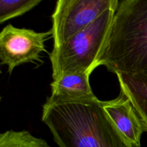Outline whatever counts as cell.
Masks as SVG:
<instances>
[{"label": "cell", "instance_id": "8fae6325", "mask_svg": "<svg viewBox=\"0 0 147 147\" xmlns=\"http://www.w3.org/2000/svg\"><path fill=\"white\" fill-rule=\"evenodd\" d=\"M1 70H0V75H1Z\"/></svg>", "mask_w": 147, "mask_h": 147}, {"label": "cell", "instance_id": "6da1fadb", "mask_svg": "<svg viewBox=\"0 0 147 147\" xmlns=\"http://www.w3.org/2000/svg\"><path fill=\"white\" fill-rule=\"evenodd\" d=\"M42 120L59 147H132L95 96H51L42 106Z\"/></svg>", "mask_w": 147, "mask_h": 147}, {"label": "cell", "instance_id": "9c48e42d", "mask_svg": "<svg viewBox=\"0 0 147 147\" xmlns=\"http://www.w3.org/2000/svg\"><path fill=\"white\" fill-rule=\"evenodd\" d=\"M0 147H51L46 141L27 131L9 130L0 133Z\"/></svg>", "mask_w": 147, "mask_h": 147}, {"label": "cell", "instance_id": "5b68a950", "mask_svg": "<svg viewBox=\"0 0 147 147\" xmlns=\"http://www.w3.org/2000/svg\"><path fill=\"white\" fill-rule=\"evenodd\" d=\"M50 34V31L37 32L7 24L0 32V63L7 66L11 74L20 65L40 61Z\"/></svg>", "mask_w": 147, "mask_h": 147}, {"label": "cell", "instance_id": "ba28073f", "mask_svg": "<svg viewBox=\"0 0 147 147\" xmlns=\"http://www.w3.org/2000/svg\"><path fill=\"white\" fill-rule=\"evenodd\" d=\"M90 73L65 74L50 84L53 96L69 98H86L95 96L89 83Z\"/></svg>", "mask_w": 147, "mask_h": 147}, {"label": "cell", "instance_id": "8992f818", "mask_svg": "<svg viewBox=\"0 0 147 147\" xmlns=\"http://www.w3.org/2000/svg\"><path fill=\"white\" fill-rule=\"evenodd\" d=\"M103 109L131 146L140 147L141 138L147 130L129 99L121 92L117 98L103 101Z\"/></svg>", "mask_w": 147, "mask_h": 147}, {"label": "cell", "instance_id": "30bf717a", "mask_svg": "<svg viewBox=\"0 0 147 147\" xmlns=\"http://www.w3.org/2000/svg\"><path fill=\"white\" fill-rule=\"evenodd\" d=\"M40 3V0H0V24L25 14Z\"/></svg>", "mask_w": 147, "mask_h": 147}, {"label": "cell", "instance_id": "7c38bea8", "mask_svg": "<svg viewBox=\"0 0 147 147\" xmlns=\"http://www.w3.org/2000/svg\"><path fill=\"white\" fill-rule=\"evenodd\" d=\"M0 100H1V96H0Z\"/></svg>", "mask_w": 147, "mask_h": 147}, {"label": "cell", "instance_id": "7a4b0ae2", "mask_svg": "<svg viewBox=\"0 0 147 147\" xmlns=\"http://www.w3.org/2000/svg\"><path fill=\"white\" fill-rule=\"evenodd\" d=\"M118 74L147 73V0L119 1L95 69Z\"/></svg>", "mask_w": 147, "mask_h": 147}, {"label": "cell", "instance_id": "52a82bcc", "mask_svg": "<svg viewBox=\"0 0 147 147\" xmlns=\"http://www.w3.org/2000/svg\"><path fill=\"white\" fill-rule=\"evenodd\" d=\"M116 76L121 92L129 99L147 130V73Z\"/></svg>", "mask_w": 147, "mask_h": 147}, {"label": "cell", "instance_id": "277c9868", "mask_svg": "<svg viewBox=\"0 0 147 147\" xmlns=\"http://www.w3.org/2000/svg\"><path fill=\"white\" fill-rule=\"evenodd\" d=\"M118 0H59L52 15L50 30L53 47L60 45L70 37L96 21L107 10L116 8Z\"/></svg>", "mask_w": 147, "mask_h": 147}, {"label": "cell", "instance_id": "3957f363", "mask_svg": "<svg viewBox=\"0 0 147 147\" xmlns=\"http://www.w3.org/2000/svg\"><path fill=\"white\" fill-rule=\"evenodd\" d=\"M117 7L106 11L86 29L53 47L50 54L53 80L68 73L91 74Z\"/></svg>", "mask_w": 147, "mask_h": 147}]
</instances>
